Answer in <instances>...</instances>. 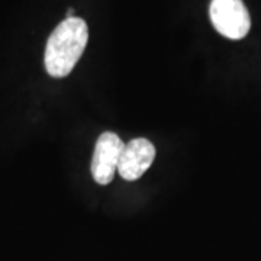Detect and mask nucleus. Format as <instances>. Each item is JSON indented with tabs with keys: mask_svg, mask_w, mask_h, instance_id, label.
Returning <instances> with one entry per match:
<instances>
[{
	"mask_svg": "<svg viewBox=\"0 0 261 261\" xmlns=\"http://www.w3.org/2000/svg\"><path fill=\"white\" fill-rule=\"evenodd\" d=\"M89 41L87 23L80 18L63 20L49 35L45 48V68L51 77L63 79L73 71Z\"/></svg>",
	"mask_w": 261,
	"mask_h": 261,
	"instance_id": "f257e3e1",
	"label": "nucleus"
},
{
	"mask_svg": "<svg viewBox=\"0 0 261 261\" xmlns=\"http://www.w3.org/2000/svg\"><path fill=\"white\" fill-rule=\"evenodd\" d=\"M73 13H74V10H73V9H68V10H67V19L74 18V16H73Z\"/></svg>",
	"mask_w": 261,
	"mask_h": 261,
	"instance_id": "39448f33",
	"label": "nucleus"
},
{
	"mask_svg": "<svg viewBox=\"0 0 261 261\" xmlns=\"http://www.w3.org/2000/svg\"><path fill=\"white\" fill-rule=\"evenodd\" d=\"M209 15L215 29L229 39H241L251 28L250 13L243 0H212Z\"/></svg>",
	"mask_w": 261,
	"mask_h": 261,
	"instance_id": "f03ea898",
	"label": "nucleus"
},
{
	"mask_svg": "<svg viewBox=\"0 0 261 261\" xmlns=\"http://www.w3.org/2000/svg\"><path fill=\"white\" fill-rule=\"evenodd\" d=\"M155 159V147L145 138L129 141L122 151L118 173L126 181L138 180Z\"/></svg>",
	"mask_w": 261,
	"mask_h": 261,
	"instance_id": "20e7f679",
	"label": "nucleus"
},
{
	"mask_svg": "<svg viewBox=\"0 0 261 261\" xmlns=\"http://www.w3.org/2000/svg\"><path fill=\"white\" fill-rule=\"evenodd\" d=\"M123 147L125 144L113 132H105L97 138L92 159V174L96 183L105 186L112 181Z\"/></svg>",
	"mask_w": 261,
	"mask_h": 261,
	"instance_id": "7ed1b4c3",
	"label": "nucleus"
}]
</instances>
